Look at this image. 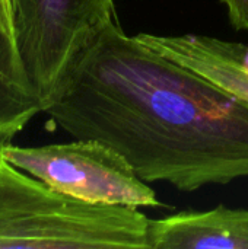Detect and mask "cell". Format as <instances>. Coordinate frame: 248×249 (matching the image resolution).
<instances>
[{
  "label": "cell",
  "mask_w": 248,
  "mask_h": 249,
  "mask_svg": "<svg viewBox=\"0 0 248 249\" xmlns=\"http://www.w3.org/2000/svg\"><path fill=\"white\" fill-rule=\"evenodd\" d=\"M45 114L115 149L145 182L191 193L248 177V104L129 36L117 16Z\"/></svg>",
  "instance_id": "obj_1"
},
{
  "label": "cell",
  "mask_w": 248,
  "mask_h": 249,
  "mask_svg": "<svg viewBox=\"0 0 248 249\" xmlns=\"http://www.w3.org/2000/svg\"><path fill=\"white\" fill-rule=\"evenodd\" d=\"M134 207L92 204L0 162V249H149Z\"/></svg>",
  "instance_id": "obj_2"
},
{
  "label": "cell",
  "mask_w": 248,
  "mask_h": 249,
  "mask_svg": "<svg viewBox=\"0 0 248 249\" xmlns=\"http://www.w3.org/2000/svg\"><path fill=\"white\" fill-rule=\"evenodd\" d=\"M13 6L16 47L45 112L79 55L115 18L114 0H13Z\"/></svg>",
  "instance_id": "obj_3"
},
{
  "label": "cell",
  "mask_w": 248,
  "mask_h": 249,
  "mask_svg": "<svg viewBox=\"0 0 248 249\" xmlns=\"http://www.w3.org/2000/svg\"><path fill=\"white\" fill-rule=\"evenodd\" d=\"M3 159L50 187L92 204L124 207L161 206L155 191L130 163L98 140L20 147L4 144Z\"/></svg>",
  "instance_id": "obj_4"
},
{
  "label": "cell",
  "mask_w": 248,
  "mask_h": 249,
  "mask_svg": "<svg viewBox=\"0 0 248 249\" xmlns=\"http://www.w3.org/2000/svg\"><path fill=\"white\" fill-rule=\"evenodd\" d=\"M140 42L167 58L189 67L221 89L248 104L247 47L208 35L137 34Z\"/></svg>",
  "instance_id": "obj_5"
},
{
  "label": "cell",
  "mask_w": 248,
  "mask_h": 249,
  "mask_svg": "<svg viewBox=\"0 0 248 249\" xmlns=\"http://www.w3.org/2000/svg\"><path fill=\"white\" fill-rule=\"evenodd\" d=\"M149 249H248V210L218 206L149 219Z\"/></svg>",
  "instance_id": "obj_6"
},
{
  "label": "cell",
  "mask_w": 248,
  "mask_h": 249,
  "mask_svg": "<svg viewBox=\"0 0 248 249\" xmlns=\"http://www.w3.org/2000/svg\"><path fill=\"white\" fill-rule=\"evenodd\" d=\"M39 112L16 42L0 25V139L12 142Z\"/></svg>",
  "instance_id": "obj_7"
},
{
  "label": "cell",
  "mask_w": 248,
  "mask_h": 249,
  "mask_svg": "<svg viewBox=\"0 0 248 249\" xmlns=\"http://www.w3.org/2000/svg\"><path fill=\"white\" fill-rule=\"evenodd\" d=\"M225 4L232 26L248 32V0H221Z\"/></svg>",
  "instance_id": "obj_8"
},
{
  "label": "cell",
  "mask_w": 248,
  "mask_h": 249,
  "mask_svg": "<svg viewBox=\"0 0 248 249\" xmlns=\"http://www.w3.org/2000/svg\"><path fill=\"white\" fill-rule=\"evenodd\" d=\"M0 25L10 35V38L15 41V6H13V0H0Z\"/></svg>",
  "instance_id": "obj_9"
},
{
  "label": "cell",
  "mask_w": 248,
  "mask_h": 249,
  "mask_svg": "<svg viewBox=\"0 0 248 249\" xmlns=\"http://www.w3.org/2000/svg\"><path fill=\"white\" fill-rule=\"evenodd\" d=\"M7 143H10V142H7V140H4V139H0V162H1V159H3V147H4V144H7Z\"/></svg>",
  "instance_id": "obj_10"
},
{
  "label": "cell",
  "mask_w": 248,
  "mask_h": 249,
  "mask_svg": "<svg viewBox=\"0 0 248 249\" xmlns=\"http://www.w3.org/2000/svg\"><path fill=\"white\" fill-rule=\"evenodd\" d=\"M244 61H246V64H247V67H248V47H247V51H246V55H244Z\"/></svg>",
  "instance_id": "obj_11"
}]
</instances>
